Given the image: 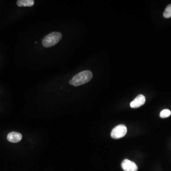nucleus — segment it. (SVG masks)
<instances>
[{
	"instance_id": "obj_1",
	"label": "nucleus",
	"mask_w": 171,
	"mask_h": 171,
	"mask_svg": "<svg viewBox=\"0 0 171 171\" xmlns=\"http://www.w3.org/2000/svg\"><path fill=\"white\" fill-rule=\"evenodd\" d=\"M92 77L93 74L91 71H83L75 75L69 81V83L75 87L80 86L88 82Z\"/></svg>"
},
{
	"instance_id": "obj_2",
	"label": "nucleus",
	"mask_w": 171,
	"mask_h": 171,
	"mask_svg": "<svg viewBox=\"0 0 171 171\" xmlns=\"http://www.w3.org/2000/svg\"><path fill=\"white\" fill-rule=\"evenodd\" d=\"M62 38L61 32H53L46 36L42 41V45L44 47L49 48L55 45Z\"/></svg>"
},
{
	"instance_id": "obj_3",
	"label": "nucleus",
	"mask_w": 171,
	"mask_h": 171,
	"mask_svg": "<svg viewBox=\"0 0 171 171\" xmlns=\"http://www.w3.org/2000/svg\"><path fill=\"white\" fill-rule=\"evenodd\" d=\"M127 127L125 125H118L114 127L111 133V136L114 139H119L126 136L127 133Z\"/></svg>"
},
{
	"instance_id": "obj_4",
	"label": "nucleus",
	"mask_w": 171,
	"mask_h": 171,
	"mask_svg": "<svg viewBox=\"0 0 171 171\" xmlns=\"http://www.w3.org/2000/svg\"><path fill=\"white\" fill-rule=\"evenodd\" d=\"M121 167L125 171H137L138 167L135 163L128 159H125L122 162Z\"/></svg>"
},
{
	"instance_id": "obj_5",
	"label": "nucleus",
	"mask_w": 171,
	"mask_h": 171,
	"mask_svg": "<svg viewBox=\"0 0 171 171\" xmlns=\"http://www.w3.org/2000/svg\"><path fill=\"white\" fill-rule=\"evenodd\" d=\"M146 97L143 95H138L131 102L130 107L133 108H138L145 104Z\"/></svg>"
},
{
	"instance_id": "obj_6",
	"label": "nucleus",
	"mask_w": 171,
	"mask_h": 171,
	"mask_svg": "<svg viewBox=\"0 0 171 171\" xmlns=\"http://www.w3.org/2000/svg\"><path fill=\"white\" fill-rule=\"evenodd\" d=\"M7 138L10 142L17 143L21 141L22 138V136L20 133L12 132L8 134Z\"/></svg>"
},
{
	"instance_id": "obj_7",
	"label": "nucleus",
	"mask_w": 171,
	"mask_h": 171,
	"mask_svg": "<svg viewBox=\"0 0 171 171\" xmlns=\"http://www.w3.org/2000/svg\"><path fill=\"white\" fill-rule=\"evenodd\" d=\"M17 5L19 7H31L34 5L33 0H19L17 2Z\"/></svg>"
},
{
	"instance_id": "obj_8",
	"label": "nucleus",
	"mask_w": 171,
	"mask_h": 171,
	"mask_svg": "<svg viewBox=\"0 0 171 171\" xmlns=\"http://www.w3.org/2000/svg\"><path fill=\"white\" fill-rule=\"evenodd\" d=\"M171 112L169 109H164L160 113V117L161 118H166L171 116Z\"/></svg>"
},
{
	"instance_id": "obj_9",
	"label": "nucleus",
	"mask_w": 171,
	"mask_h": 171,
	"mask_svg": "<svg viewBox=\"0 0 171 171\" xmlns=\"http://www.w3.org/2000/svg\"><path fill=\"white\" fill-rule=\"evenodd\" d=\"M163 15L166 18H169L171 17V5L167 6L163 12Z\"/></svg>"
}]
</instances>
